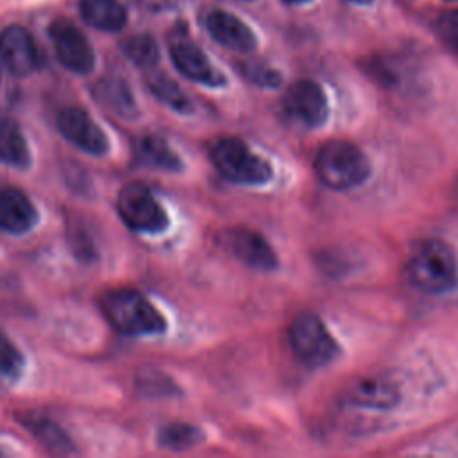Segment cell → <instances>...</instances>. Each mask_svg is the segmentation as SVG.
Segmentation results:
<instances>
[{
    "label": "cell",
    "mask_w": 458,
    "mask_h": 458,
    "mask_svg": "<svg viewBox=\"0 0 458 458\" xmlns=\"http://www.w3.org/2000/svg\"><path fill=\"white\" fill-rule=\"evenodd\" d=\"M438 36L458 52V11H447L437 18Z\"/></svg>",
    "instance_id": "obj_26"
},
{
    "label": "cell",
    "mask_w": 458,
    "mask_h": 458,
    "mask_svg": "<svg viewBox=\"0 0 458 458\" xmlns=\"http://www.w3.org/2000/svg\"><path fill=\"white\" fill-rule=\"evenodd\" d=\"M225 247L247 267L272 272L277 268V256L270 243L252 229H233L225 234Z\"/></svg>",
    "instance_id": "obj_13"
},
{
    "label": "cell",
    "mask_w": 458,
    "mask_h": 458,
    "mask_svg": "<svg viewBox=\"0 0 458 458\" xmlns=\"http://www.w3.org/2000/svg\"><path fill=\"white\" fill-rule=\"evenodd\" d=\"M123 55L138 68H152L159 63V45L150 34H132L120 45Z\"/></svg>",
    "instance_id": "obj_20"
},
{
    "label": "cell",
    "mask_w": 458,
    "mask_h": 458,
    "mask_svg": "<svg viewBox=\"0 0 458 458\" xmlns=\"http://www.w3.org/2000/svg\"><path fill=\"white\" fill-rule=\"evenodd\" d=\"M81 18L104 32H118L127 23V9L118 0H81Z\"/></svg>",
    "instance_id": "obj_16"
},
{
    "label": "cell",
    "mask_w": 458,
    "mask_h": 458,
    "mask_svg": "<svg viewBox=\"0 0 458 458\" xmlns=\"http://www.w3.org/2000/svg\"><path fill=\"white\" fill-rule=\"evenodd\" d=\"M0 59L14 77H25L39 66L38 47L25 27L9 25L0 32Z\"/></svg>",
    "instance_id": "obj_11"
},
{
    "label": "cell",
    "mask_w": 458,
    "mask_h": 458,
    "mask_svg": "<svg viewBox=\"0 0 458 458\" xmlns=\"http://www.w3.org/2000/svg\"><path fill=\"white\" fill-rule=\"evenodd\" d=\"M286 4H293V5H299V4H306V2H311V0H284Z\"/></svg>",
    "instance_id": "obj_27"
},
{
    "label": "cell",
    "mask_w": 458,
    "mask_h": 458,
    "mask_svg": "<svg viewBox=\"0 0 458 458\" xmlns=\"http://www.w3.org/2000/svg\"><path fill=\"white\" fill-rule=\"evenodd\" d=\"M318 179L333 190H351L370 175V163L363 150L351 141H327L315 157Z\"/></svg>",
    "instance_id": "obj_3"
},
{
    "label": "cell",
    "mask_w": 458,
    "mask_h": 458,
    "mask_svg": "<svg viewBox=\"0 0 458 458\" xmlns=\"http://www.w3.org/2000/svg\"><path fill=\"white\" fill-rule=\"evenodd\" d=\"M48 36L52 39L55 55L64 68L81 75L93 72L97 63L95 50L79 27H75L70 20H55L48 27Z\"/></svg>",
    "instance_id": "obj_7"
},
{
    "label": "cell",
    "mask_w": 458,
    "mask_h": 458,
    "mask_svg": "<svg viewBox=\"0 0 458 458\" xmlns=\"http://www.w3.org/2000/svg\"><path fill=\"white\" fill-rule=\"evenodd\" d=\"M147 86L152 91V95L159 102L166 104L170 109H174L177 113H182V114L193 111V104H191L190 97L170 77H166V75H152L147 81Z\"/></svg>",
    "instance_id": "obj_22"
},
{
    "label": "cell",
    "mask_w": 458,
    "mask_h": 458,
    "mask_svg": "<svg viewBox=\"0 0 458 458\" xmlns=\"http://www.w3.org/2000/svg\"><path fill=\"white\" fill-rule=\"evenodd\" d=\"M0 161L16 168L30 165V152L20 125L7 114H0Z\"/></svg>",
    "instance_id": "obj_18"
},
{
    "label": "cell",
    "mask_w": 458,
    "mask_h": 458,
    "mask_svg": "<svg viewBox=\"0 0 458 458\" xmlns=\"http://www.w3.org/2000/svg\"><path fill=\"white\" fill-rule=\"evenodd\" d=\"M283 109L292 120L306 127L322 125L329 114L324 89L308 79L297 81L286 89L283 97Z\"/></svg>",
    "instance_id": "obj_9"
},
{
    "label": "cell",
    "mask_w": 458,
    "mask_h": 458,
    "mask_svg": "<svg viewBox=\"0 0 458 458\" xmlns=\"http://www.w3.org/2000/svg\"><path fill=\"white\" fill-rule=\"evenodd\" d=\"M447 2H453V0H447Z\"/></svg>",
    "instance_id": "obj_29"
},
{
    "label": "cell",
    "mask_w": 458,
    "mask_h": 458,
    "mask_svg": "<svg viewBox=\"0 0 458 458\" xmlns=\"http://www.w3.org/2000/svg\"><path fill=\"white\" fill-rule=\"evenodd\" d=\"M138 157L145 165L168 172H177L182 168L179 156L168 147L165 140L157 136H145L138 141Z\"/></svg>",
    "instance_id": "obj_19"
},
{
    "label": "cell",
    "mask_w": 458,
    "mask_h": 458,
    "mask_svg": "<svg viewBox=\"0 0 458 458\" xmlns=\"http://www.w3.org/2000/svg\"><path fill=\"white\" fill-rule=\"evenodd\" d=\"M95 98L106 106L109 111H113L120 118H136L138 116V106L134 102V97L123 79L118 77H106L97 82Z\"/></svg>",
    "instance_id": "obj_17"
},
{
    "label": "cell",
    "mask_w": 458,
    "mask_h": 458,
    "mask_svg": "<svg viewBox=\"0 0 458 458\" xmlns=\"http://www.w3.org/2000/svg\"><path fill=\"white\" fill-rule=\"evenodd\" d=\"M98 304L107 322L123 335H159L166 329V320L157 308L136 290H109L100 297Z\"/></svg>",
    "instance_id": "obj_1"
},
{
    "label": "cell",
    "mask_w": 458,
    "mask_h": 458,
    "mask_svg": "<svg viewBox=\"0 0 458 458\" xmlns=\"http://www.w3.org/2000/svg\"><path fill=\"white\" fill-rule=\"evenodd\" d=\"M351 2H356V4H369V2H372V0H351Z\"/></svg>",
    "instance_id": "obj_28"
},
{
    "label": "cell",
    "mask_w": 458,
    "mask_h": 458,
    "mask_svg": "<svg viewBox=\"0 0 458 458\" xmlns=\"http://www.w3.org/2000/svg\"><path fill=\"white\" fill-rule=\"evenodd\" d=\"M240 72L247 81L261 88H277L283 82L281 73L261 61H245L240 64Z\"/></svg>",
    "instance_id": "obj_24"
},
{
    "label": "cell",
    "mask_w": 458,
    "mask_h": 458,
    "mask_svg": "<svg viewBox=\"0 0 458 458\" xmlns=\"http://www.w3.org/2000/svg\"><path fill=\"white\" fill-rule=\"evenodd\" d=\"M209 154L216 170L231 182L256 186L272 179L270 163L252 152L240 138H220L211 145Z\"/></svg>",
    "instance_id": "obj_4"
},
{
    "label": "cell",
    "mask_w": 458,
    "mask_h": 458,
    "mask_svg": "<svg viewBox=\"0 0 458 458\" xmlns=\"http://www.w3.org/2000/svg\"><path fill=\"white\" fill-rule=\"evenodd\" d=\"M406 276L420 292L444 293L458 283L456 254L442 240L420 242L408 259Z\"/></svg>",
    "instance_id": "obj_2"
},
{
    "label": "cell",
    "mask_w": 458,
    "mask_h": 458,
    "mask_svg": "<svg viewBox=\"0 0 458 458\" xmlns=\"http://www.w3.org/2000/svg\"><path fill=\"white\" fill-rule=\"evenodd\" d=\"M351 403L374 408V410H386L392 408L399 399V388L394 381L383 376H374L358 381L349 392Z\"/></svg>",
    "instance_id": "obj_15"
},
{
    "label": "cell",
    "mask_w": 458,
    "mask_h": 458,
    "mask_svg": "<svg viewBox=\"0 0 458 458\" xmlns=\"http://www.w3.org/2000/svg\"><path fill=\"white\" fill-rule=\"evenodd\" d=\"M288 338L295 356L311 369L327 365L340 352L336 340L315 313H299L290 324Z\"/></svg>",
    "instance_id": "obj_5"
},
{
    "label": "cell",
    "mask_w": 458,
    "mask_h": 458,
    "mask_svg": "<svg viewBox=\"0 0 458 458\" xmlns=\"http://www.w3.org/2000/svg\"><path fill=\"white\" fill-rule=\"evenodd\" d=\"M57 129L64 140L86 154L104 156L109 148L107 136L82 107H64L57 114Z\"/></svg>",
    "instance_id": "obj_10"
},
{
    "label": "cell",
    "mask_w": 458,
    "mask_h": 458,
    "mask_svg": "<svg viewBox=\"0 0 458 458\" xmlns=\"http://www.w3.org/2000/svg\"><path fill=\"white\" fill-rule=\"evenodd\" d=\"M116 209L123 224L143 234H159L168 227V215L148 188L138 182L123 186L116 199Z\"/></svg>",
    "instance_id": "obj_6"
},
{
    "label": "cell",
    "mask_w": 458,
    "mask_h": 458,
    "mask_svg": "<svg viewBox=\"0 0 458 458\" xmlns=\"http://www.w3.org/2000/svg\"><path fill=\"white\" fill-rule=\"evenodd\" d=\"M23 369V356L9 336L0 329V376L16 377Z\"/></svg>",
    "instance_id": "obj_25"
},
{
    "label": "cell",
    "mask_w": 458,
    "mask_h": 458,
    "mask_svg": "<svg viewBox=\"0 0 458 458\" xmlns=\"http://www.w3.org/2000/svg\"><path fill=\"white\" fill-rule=\"evenodd\" d=\"M206 30L218 45L233 52L250 54L258 47L254 30L227 11H211L206 16Z\"/></svg>",
    "instance_id": "obj_12"
},
{
    "label": "cell",
    "mask_w": 458,
    "mask_h": 458,
    "mask_svg": "<svg viewBox=\"0 0 458 458\" xmlns=\"http://www.w3.org/2000/svg\"><path fill=\"white\" fill-rule=\"evenodd\" d=\"M168 52L174 66L184 77L209 88H220L227 82L224 73L213 66L200 47L193 43L184 32H175L170 36Z\"/></svg>",
    "instance_id": "obj_8"
},
{
    "label": "cell",
    "mask_w": 458,
    "mask_h": 458,
    "mask_svg": "<svg viewBox=\"0 0 458 458\" xmlns=\"http://www.w3.org/2000/svg\"><path fill=\"white\" fill-rule=\"evenodd\" d=\"M27 426L52 451H61V453L68 451L70 440L66 438V435L52 420H45V419H36L34 417L32 422H27Z\"/></svg>",
    "instance_id": "obj_23"
},
{
    "label": "cell",
    "mask_w": 458,
    "mask_h": 458,
    "mask_svg": "<svg viewBox=\"0 0 458 458\" xmlns=\"http://www.w3.org/2000/svg\"><path fill=\"white\" fill-rule=\"evenodd\" d=\"M38 222V211L29 197L16 188L0 190V231L23 234Z\"/></svg>",
    "instance_id": "obj_14"
},
{
    "label": "cell",
    "mask_w": 458,
    "mask_h": 458,
    "mask_svg": "<svg viewBox=\"0 0 458 458\" xmlns=\"http://www.w3.org/2000/svg\"><path fill=\"white\" fill-rule=\"evenodd\" d=\"M204 440V433L186 422H170L163 426L157 433V444L170 451H184L199 445Z\"/></svg>",
    "instance_id": "obj_21"
}]
</instances>
